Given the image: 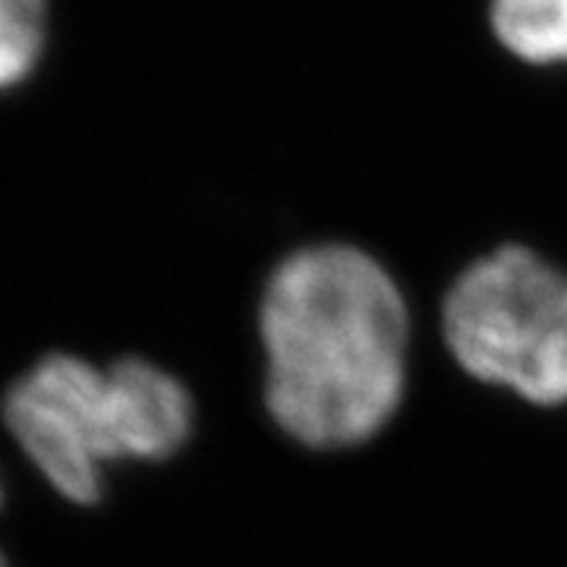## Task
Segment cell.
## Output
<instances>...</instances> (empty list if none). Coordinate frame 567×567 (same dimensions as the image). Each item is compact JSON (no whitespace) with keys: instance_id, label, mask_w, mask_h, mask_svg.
I'll use <instances>...</instances> for the list:
<instances>
[{"instance_id":"1","label":"cell","mask_w":567,"mask_h":567,"mask_svg":"<svg viewBox=\"0 0 567 567\" xmlns=\"http://www.w3.org/2000/svg\"><path fill=\"white\" fill-rule=\"evenodd\" d=\"M259 331L265 401L290 439L322 451L363 445L398 413L410 319L394 278L363 249L287 256L265 284Z\"/></svg>"},{"instance_id":"6","label":"cell","mask_w":567,"mask_h":567,"mask_svg":"<svg viewBox=\"0 0 567 567\" xmlns=\"http://www.w3.org/2000/svg\"><path fill=\"white\" fill-rule=\"evenodd\" d=\"M0 505H3V483H0ZM0 567H10V561H7V555L0 551Z\"/></svg>"},{"instance_id":"3","label":"cell","mask_w":567,"mask_h":567,"mask_svg":"<svg viewBox=\"0 0 567 567\" xmlns=\"http://www.w3.org/2000/svg\"><path fill=\"white\" fill-rule=\"evenodd\" d=\"M451 357L473 379L529 404H567V271L502 246L451 284L442 309Z\"/></svg>"},{"instance_id":"4","label":"cell","mask_w":567,"mask_h":567,"mask_svg":"<svg viewBox=\"0 0 567 567\" xmlns=\"http://www.w3.org/2000/svg\"><path fill=\"white\" fill-rule=\"evenodd\" d=\"M488 22L511 58L533 66L567 63V0H492Z\"/></svg>"},{"instance_id":"2","label":"cell","mask_w":567,"mask_h":567,"mask_svg":"<svg viewBox=\"0 0 567 567\" xmlns=\"http://www.w3.org/2000/svg\"><path fill=\"white\" fill-rule=\"evenodd\" d=\"M3 423L66 502L95 505L107 464H155L186 445L193 401L171 372L145 360L102 372L80 357L51 353L7 391Z\"/></svg>"},{"instance_id":"5","label":"cell","mask_w":567,"mask_h":567,"mask_svg":"<svg viewBox=\"0 0 567 567\" xmlns=\"http://www.w3.org/2000/svg\"><path fill=\"white\" fill-rule=\"evenodd\" d=\"M44 20V0H0V89H13L35 70Z\"/></svg>"}]
</instances>
